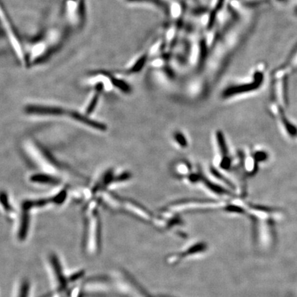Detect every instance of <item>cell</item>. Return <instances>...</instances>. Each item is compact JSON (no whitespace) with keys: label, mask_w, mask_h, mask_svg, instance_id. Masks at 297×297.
I'll return each instance as SVG.
<instances>
[{"label":"cell","mask_w":297,"mask_h":297,"mask_svg":"<svg viewBox=\"0 0 297 297\" xmlns=\"http://www.w3.org/2000/svg\"><path fill=\"white\" fill-rule=\"evenodd\" d=\"M269 111L283 135L289 140L297 141V127L287 116L285 108L271 99L269 104Z\"/></svg>","instance_id":"1"},{"label":"cell","mask_w":297,"mask_h":297,"mask_svg":"<svg viewBox=\"0 0 297 297\" xmlns=\"http://www.w3.org/2000/svg\"><path fill=\"white\" fill-rule=\"evenodd\" d=\"M63 14L74 26H81L86 18L85 0H63Z\"/></svg>","instance_id":"2"},{"label":"cell","mask_w":297,"mask_h":297,"mask_svg":"<svg viewBox=\"0 0 297 297\" xmlns=\"http://www.w3.org/2000/svg\"><path fill=\"white\" fill-rule=\"evenodd\" d=\"M31 283L27 278H21L15 283L12 297H30Z\"/></svg>","instance_id":"3"},{"label":"cell","mask_w":297,"mask_h":297,"mask_svg":"<svg viewBox=\"0 0 297 297\" xmlns=\"http://www.w3.org/2000/svg\"><path fill=\"white\" fill-rule=\"evenodd\" d=\"M26 111L29 114L41 115H57L63 114L64 111L61 108L49 107V106H30L26 108Z\"/></svg>","instance_id":"4"},{"label":"cell","mask_w":297,"mask_h":297,"mask_svg":"<svg viewBox=\"0 0 297 297\" xmlns=\"http://www.w3.org/2000/svg\"><path fill=\"white\" fill-rule=\"evenodd\" d=\"M70 115H71V117L73 118L74 119L77 120V121H80L81 123H84V124L89 125V126L92 127V128L97 129V130H106V125L103 124V123H99V122L90 119V118H87L86 116L80 114V113L76 112V111H72L70 113Z\"/></svg>","instance_id":"5"},{"label":"cell","mask_w":297,"mask_h":297,"mask_svg":"<svg viewBox=\"0 0 297 297\" xmlns=\"http://www.w3.org/2000/svg\"><path fill=\"white\" fill-rule=\"evenodd\" d=\"M30 180L34 183L51 184V185H55V184L59 183V180L56 179V178L45 174L34 175L31 177Z\"/></svg>","instance_id":"6"},{"label":"cell","mask_w":297,"mask_h":297,"mask_svg":"<svg viewBox=\"0 0 297 297\" xmlns=\"http://www.w3.org/2000/svg\"><path fill=\"white\" fill-rule=\"evenodd\" d=\"M254 157L256 161L259 162H265V161H267L269 159V154L268 153L264 150H257L255 152H254L253 154Z\"/></svg>","instance_id":"7"},{"label":"cell","mask_w":297,"mask_h":297,"mask_svg":"<svg viewBox=\"0 0 297 297\" xmlns=\"http://www.w3.org/2000/svg\"><path fill=\"white\" fill-rule=\"evenodd\" d=\"M0 202H1V205L4 207V210L10 212L11 211L12 208L10 206L9 202H8V197L6 196V194L4 193H0Z\"/></svg>","instance_id":"8"},{"label":"cell","mask_w":297,"mask_h":297,"mask_svg":"<svg viewBox=\"0 0 297 297\" xmlns=\"http://www.w3.org/2000/svg\"><path fill=\"white\" fill-rule=\"evenodd\" d=\"M67 196V192L66 190H63V191L60 192L58 195H56V196L53 197L52 198V201L53 203H55L56 204H62L63 202H64L65 200H66Z\"/></svg>","instance_id":"9"},{"label":"cell","mask_w":297,"mask_h":297,"mask_svg":"<svg viewBox=\"0 0 297 297\" xmlns=\"http://www.w3.org/2000/svg\"><path fill=\"white\" fill-rule=\"evenodd\" d=\"M176 138L177 140H178V142H179L182 146H185L187 145L186 140H185V137H184L183 135L178 134V135H176Z\"/></svg>","instance_id":"10"},{"label":"cell","mask_w":297,"mask_h":297,"mask_svg":"<svg viewBox=\"0 0 297 297\" xmlns=\"http://www.w3.org/2000/svg\"></svg>","instance_id":"11"}]
</instances>
